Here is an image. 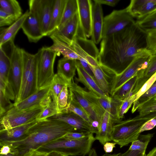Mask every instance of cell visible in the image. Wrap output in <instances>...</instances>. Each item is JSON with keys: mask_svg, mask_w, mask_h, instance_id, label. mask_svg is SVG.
Masks as SVG:
<instances>
[{"mask_svg": "<svg viewBox=\"0 0 156 156\" xmlns=\"http://www.w3.org/2000/svg\"><path fill=\"white\" fill-rule=\"evenodd\" d=\"M146 33L136 23L122 31L102 38L100 64L120 73L138 55L147 50Z\"/></svg>", "mask_w": 156, "mask_h": 156, "instance_id": "1", "label": "cell"}, {"mask_svg": "<svg viewBox=\"0 0 156 156\" xmlns=\"http://www.w3.org/2000/svg\"><path fill=\"white\" fill-rule=\"evenodd\" d=\"M75 131L74 128L64 122L48 118L30 127L23 140L0 145H9L17 156H29L41 147Z\"/></svg>", "mask_w": 156, "mask_h": 156, "instance_id": "2", "label": "cell"}, {"mask_svg": "<svg viewBox=\"0 0 156 156\" xmlns=\"http://www.w3.org/2000/svg\"><path fill=\"white\" fill-rule=\"evenodd\" d=\"M95 140L92 133L78 140L68 139L63 136L41 147L36 151L45 153L55 151L66 156H84L88 154Z\"/></svg>", "mask_w": 156, "mask_h": 156, "instance_id": "3", "label": "cell"}, {"mask_svg": "<svg viewBox=\"0 0 156 156\" xmlns=\"http://www.w3.org/2000/svg\"><path fill=\"white\" fill-rule=\"evenodd\" d=\"M23 71L19 95L14 104L21 102L34 94L37 90V52L32 54L22 49Z\"/></svg>", "mask_w": 156, "mask_h": 156, "instance_id": "4", "label": "cell"}, {"mask_svg": "<svg viewBox=\"0 0 156 156\" xmlns=\"http://www.w3.org/2000/svg\"><path fill=\"white\" fill-rule=\"evenodd\" d=\"M152 119L146 115H139L133 119L121 121L114 126L111 141L119 145L120 148L128 145L138 139L143 125Z\"/></svg>", "mask_w": 156, "mask_h": 156, "instance_id": "5", "label": "cell"}, {"mask_svg": "<svg viewBox=\"0 0 156 156\" xmlns=\"http://www.w3.org/2000/svg\"><path fill=\"white\" fill-rule=\"evenodd\" d=\"M37 89L51 85L55 74L54 65L58 53L51 50L49 47H43L37 52Z\"/></svg>", "mask_w": 156, "mask_h": 156, "instance_id": "6", "label": "cell"}, {"mask_svg": "<svg viewBox=\"0 0 156 156\" xmlns=\"http://www.w3.org/2000/svg\"><path fill=\"white\" fill-rule=\"evenodd\" d=\"M45 107L40 105L31 108L19 110L13 106L0 117V130L10 129L35 120Z\"/></svg>", "mask_w": 156, "mask_h": 156, "instance_id": "7", "label": "cell"}, {"mask_svg": "<svg viewBox=\"0 0 156 156\" xmlns=\"http://www.w3.org/2000/svg\"><path fill=\"white\" fill-rule=\"evenodd\" d=\"M76 86L78 90L91 103L100 120L105 111L108 112L114 118L119 119L118 117V111L122 101L112 97L108 99L98 96L92 91L87 90L76 83Z\"/></svg>", "mask_w": 156, "mask_h": 156, "instance_id": "8", "label": "cell"}, {"mask_svg": "<svg viewBox=\"0 0 156 156\" xmlns=\"http://www.w3.org/2000/svg\"><path fill=\"white\" fill-rule=\"evenodd\" d=\"M151 54L147 50L138 55L123 71L117 74L112 82L110 95L113 94L122 85L138 74L140 71L147 67Z\"/></svg>", "mask_w": 156, "mask_h": 156, "instance_id": "9", "label": "cell"}, {"mask_svg": "<svg viewBox=\"0 0 156 156\" xmlns=\"http://www.w3.org/2000/svg\"><path fill=\"white\" fill-rule=\"evenodd\" d=\"M135 23L126 8L114 10L104 17L102 38L119 32Z\"/></svg>", "mask_w": 156, "mask_h": 156, "instance_id": "10", "label": "cell"}, {"mask_svg": "<svg viewBox=\"0 0 156 156\" xmlns=\"http://www.w3.org/2000/svg\"><path fill=\"white\" fill-rule=\"evenodd\" d=\"M22 48L11 44L10 68L8 76V83L17 98L20 87L23 71Z\"/></svg>", "mask_w": 156, "mask_h": 156, "instance_id": "11", "label": "cell"}, {"mask_svg": "<svg viewBox=\"0 0 156 156\" xmlns=\"http://www.w3.org/2000/svg\"><path fill=\"white\" fill-rule=\"evenodd\" d=\"M71 46L79 56L85 60L90 66L94 67L99 64V51L91 40L78 35Z\"/></svg>", "mask_w": 156, "mask_h": 156, "instance_id": "12", "label": "cell"}, {"mask_svg": "<svg viewBox=\"0 0 156 156\" xmlns=\"http://www.w3.org/2000/svg\"><path fill=\"white\" fill-rule=\"evenodd\" d=\"M54 0H30L29 11L38 19L44 36H47L53 8Z\"/></svg>", "mask_w": 156, "mask_h": 156, "instance_id": "13", "label": "cell"}, {"mask_svg": "<svg viewBox=\"0 0 156 156\" xmlns=\"http://www.w3.org/2000/svg\"><path fill=\"white\" fill-rule=\"evenodd\" d=\"M80 34H83L80 28L77 13L62 27L54 31L50 35L71 46L76 37Z\"/></svg>", "mask_w": 156, "mask_h": 156, "instance_id": "14", "label": "cell"}, {"mask_svg": "<svg viewBox=\"0 0 156 156\" xmlns=\"http://www.w3.org/2000/svg\"><path fill=\"white\" fill-rule=\"evenodd\" d=\"M80 29L86 38L91 37L92 3L90 0H77Z\"/></svg>", "mask_w": 156, "mask_h": 156, "instance_id": "15", "label": "cell"}, {"mask_svg": "<svg viewBox=\"0 0 156 156\" xmlns=\"http://www.w3.org/2000/svg\"><path fill=\"white\" fill-rule=\"evenodd\" d=\"M90 67L100 87L108 96L110 97V93L112 82L113 78L118 74L117 73L99 63L96 66Z\"/></svg>", "mask_w": 156, "mask_h": 156, "instance_id": "16", "label": "cell"}, {"mask_svg": "<svg viewBox=\"0 0 156 156\" xmlns=\"http://www.w3.org/2000/svg\"><path fill=\"white\" fill-rule=\"evenodd\" d=\"M39 121L36 119L28 123L10 129L0 130V144L23 140L27 137L29 129Z\"/></svg>", "mask_w": 156, "mask_h": 156, "instance_id": "17", "label": "cell"}, {"mask_svg": "<svg viewBox=\"0 0 156 156\" xmlns=\"http://www.w3.org/2000/svg\"><path fill=\"white\" fill-rule=\"evenodd\" d=\"M49 118L67 124L74 128L76 131L94 133L93 129L90 125L82 118L72 112H63Z\"/></svg>", "mask_w": 156, "mask_h": 156, "instance_id": "18", "label": "cell"}, {"mask_svg": "<svg viewBox=\"0 0 156 156\" xmlns=\"http://www.w3.org/2000/svg\"><path fill=\"white\" fill-rule=\"evenodd\" d=\"M29 12L21 28L30 42L36 43L44 36L37 17L34 14Z\"/></svg>", "mask_w": 156, "mask_h": 156, "instance_id": "19", "label": "cell"}, {"mask_svg": "<svg viewBox=\"0 0 156 156\" xmlns=\"http://www.w3.org/2000/svg\"><path fill=\"white\" fill-rule=\"evenodd\" d=\"M76 84L73 80L71 83L68 85L69 94L84 109L95 122L96 129L98 133L100 120L93 106L78 90Z\"/></svg>", "mask_w": 156, "mask_h": 156, "instance_id": "20", "label": "cell"}, {"mask_svg": "<svg viewBox=\"0 0 156 156\" xmlns=\"http://www.w3.org/2000/svg\"><path fill=\"white\" fill-rule=\"evenodd\" d=\"M121 120L115 119L108 112L105 111L101 118L98 132L95 137L100 143L104 145L111 141V137L113 127Z\"/></svg>", "mask_w": 156, "mask_h": 156, "instance_id": "21", "label": "cell"}, {"mask_svg": "<svg viewBox=\"0 0 156 156\" xmlns=\"http://www.w3.org/2000/svg\"><path fill=\"white\" fill-rule=\"evenodd\" d=\"M92 3L91 40L95 44L102 39L104 19L101 5L94 2Z\"/></svg>", "mask_w": 156, "mask_h": 156, "instance_id": "22", "label": "cell"}, {"mask_svg": "<svg viewBox=\"0 0 156 156\" xmlns=\"http://www.w3.org/2000/svg\"><path fill=\"white\" fill-rule=\"evenodd\" d=\"M126 8L133 18L139 20L156 10V0H131Z\"/></svg>", "mask_w": 156, "mask_h": 156, "instance_id": "23", "label": "cell"}, {"mask_svg": "<svg viewBox=\"0 0 156 156\" xmlns=\"http://www.w3.org/2000/svg\"><path fill=\"white\" fill-rule=\"evenodd\" d=\"M76 71L78 77H75L76 82L82 83L88 90L98 96L110 99L99 86L96 81L88 74L83 69L76 60Z\"/></svg>", "mask_w": 156, "mask_h": 156, "instance_id": "24", "label": "cell"}, {"mask_svg": "<svg viewBox=\"0 0 156 156\" xmlns=\"http://www.w3.org/2000/svg\"><path fill=\"white\" fill-rule=\"evenodd\" d=\"M50 86L38 89L35 93L19 103L14 104L17 110H22L31 108L40 105L41 102L50 95Z\"/></svg>", "mask_w": 156, "mask_h": 156, "instance_id": "25", "label": "cell"}, {"mask_svg": "<svg viewBox=\"0 0 156 156\" xmlns=\"http://www.w3.org/2000/svg\"><path fill=\"white\" fill-rule=\"evenodd\" d=\"M30 13L28 10L9 27H1L0 33V46L9 42L14 41L15 37L19 30L21 28L23 24Z\"/></svg>", "mask_w": 156, "mask_h": 156, "instance_id": "26", "label": "cell"}, {"mask_svg": "<svg viewBox=\"0 0 156 156\" xmlns=\"http://www.w3.org/2000/svg\"><path fill=\"white\" fill-rule=\"evenodd\" d=\"M76 60L63 57L58 62L57 73L70 84L75 75Z\"/></svg>", "mask_w": 156, "mask_h": 156, "instance_id": "27", "label": "cell"}, {"mask_svg": "<svg viewBox=\"0 0 156 156\" xmlns=\"http://www.w3.org/2000/svg\"><path fill=\"white\" fill-rule=\"evenodd\" d=\"M156 73V54L151 55L147 68L139 73L138 79L132 92V94H136L144 83Z\"/></svg>", "mask_w": 156, "mask_h": 156, "instance_id": "28", "label": "cell"}, {"mask_svg": "<svg viewBox=\"0 0 156 156\" xmlns=\"http://www.w3.org/2000/svg\"><path fill=\"white\" fill-rule=\"evenodd\" d=\"M67 0H54L51 18L47 36H50L59 26Z\"/></svg>", "mask_w": 156, "mask_h": 156, "instance_id": "29", "label": "cell"}, {"mask_svg": "<svg viewBox=\"0 0 156 156\" xmlns=\"http://www.w3.org/2000/svg\"><path fill=\"white\" fill-rule=\"evenodd\" d=\"M53 41V44L49 47L52 50L61 54L63 57L69 58L79 60L78 55L73 47L61 41L52 35L49 36Z\"/></svg>", "mask_w": 156, "mask_h": 156, "instance_id": "30", "label": "cell"}, {"mask_svg": "<svg viewBox=\"0 0 156 156\" xmlns=\"http://www.w3.org/2000/svg\"><path fill=\"white\" fill-rule=\"evenodd\" d=\"M67 112L74 113L82 118L91 127L94 133H96L95 122L84 109L70 95L69 93V106L64 112Z\"/></svg>", "mask_w": 156, "mask_h": 156, "instance_id": "31", "label": "cell"}, {"mask_svg": "<svg viewBox=\"0 0 156 156\" xmlns=\"http://www.w3.org/2000/svg\"><path fill=\"white\" fill-rule=\"evenodd\" d=\"M138 74L132 77L122 85L114 93L111 97L122 101L130 95L138 79Z\"/></svg>", "mask_w": 156, "mask_h": 156, "instance_id": "32", "label": "cell"}, {"mask_svg": "<svg viewBox=\"0 0 156 156\" xmlns=\"http://www.w3.org/2000/svg\"><path fill=\"white\" fill-rule=\"evenodd\" d=\"M70 84L56 73L55 74L50 86V94L52 101L57 107V98L58 95L64 87Z\"/></svg>", "mask_w": 156, "mask_h": 156, "instance_id": "33", "label": "cell"}, {"mask_svg": "<svg viewBox=\"0 0 156 156\" xmlns=\"http://www.w3.org/2000/svg\"><path fill=\"white\" fill-rule=\"evenodd\" d=\"M10 59L3 48L0 47V80L8 83V76L10 68Z\"/></svg>", "mask_w": 156, "mask_h": 156, "instance_id": "34", "label": "cell"}, {"mask_svg": "<svg viewBox=\"0 0 156 156\" xmlns=\"http://www.w3.org/2000/svg\"><path fill=\"white\" fill-rule=\"evenodd\" d=\"M0 9L14 16L17 19L23 15L20 5L16 0H0Z\"/></svg>", "mask_w": 156, "mask_h": 156, "instance_id": "35", "label": "cell"}, {"mask_svg": "<svg viewBox=\"0 0 156 156\" xmlns=\"http://www.w3.org/2000/svg\"><path fill=\"white\" fill-rule=\"evenodd\" d=\"M78 12L77 0H67L60 23L55 31L62 27L72 19Z\"/></svg>", "mask_w": 156, "mask_h": 156, "instance_id": "36", "label": "cell"}, {"mask_svg": "<svg viewBox=\"0 0 156 156\" xmlns=\"http://www.w3.org/2000/svg\"><path fill=\"white\" fill-rule=\"evenodd\" d=\"M138 27L145 32L156 30V10L136 22Z\"/></svg>", "mask_w": 156, "mask_h": 156, "instance_id": "37", "label": "cell"}, {"mask_svg": "<svg viewBox=\"0 0 156 156\" xmlns=\"http://www.w3.org/2000/svg\"><path fill=\"white\" fill-rule=\"evenodd\" d=\"M153 136V134L140 135L138 139L132 142L129 150H138L146 155L145 152L147 146Z\"/></svg>", "mask_w": 156, "mask_h": 156, "instance_id": "38", "label": "cell"}, {"mask_svg": "<svg viewBox=\"0 0 156 156\" xmlns=\"http://www.w3.org/2000/svg\"><path fill=\"white\" fill-rule=\"evenodd\" d=\"M156 95V80L151 86L133 103L131 110L134 112L140 105Z\"/></svg>", "mask_w": 156, "mask_h": 156, "instance_id": "39", "label": "cell"}, {"mask_svg": "<svg viewBox=\"0 0 156 156\" xmlns=\"http://www.w3.org/2000/svg\"><path fill=\"white\" fill-rule=\"evenodd\" d=\"M69 90L68 85L65 86L58 95L57 101V108L59 114L65 112L69 106Z\"/></svg>", "mask_w": 156, "mask_h": 156, "instance_id": "40", "label": "cell"}, {"mask_svg": "<svg viewBox=\"0 0 156 156\" xmlns=\"http://www.w3.org/2000/svg\"><path fill=\"white\" fill-rule=\"evenodd\" d=\"M137 110L141 116L156 112V95L139 106Z\"/></svg>", "mask_w": 156, "mask_h": 156, "instance_id": "41", "label": "cell"}, {"mask_svg": "<svg viewBox=\"0 0 156 156\" xmlns=\"http://www.w3.org/2000/svg\"><path fill=\"white\" fill-rule=\"evenodd\" d=\"M136 100V96L135 94L129 96L122 101L118 111V117L119 119L121 120L124 117V115Z\"/></svg>", "mask_w": 156, "mask_h": 156, "instance_id": "42", "label": "cell"}, {"mask_svg": "<svg viewBox=\"0 0 156 156\" xmlns=\"http://www.w3.org/2000/svg\"><path fill=\"white\" fill-rule=\"evenodd\" d=\"M59 114L57 107L52 101L37 116L36 119L39 121L43 120Z\"/></svg>", "mask_w": 156, "mask_h": 156, "instance_id": "43", "label": "cell"}, {"mask_svg": "<svg viewBox=\"0 0 156 156\" xmlns=\"http://www.w3.org/2000/svg\"><path fill=\"white\" fill-rule=\"evenodd\" d=\"M146 33V48L151 55L156 54V30L148 31Z\"/></svg>", "mask_w": 156, "mask_h": 156, "instance_id": "44", "label": "cell"}, {"mask_svg": "<svg viewBox=\"0 0 156 156\" xmlns=\"http://www.w3.org/2000/svg\"><path fill=\"white\" fill-rule=\"evenodd\" d=\"M14 106L10 100L0 92V116H3Z\"/></svg>", "mask_w": 156, "mask_h": 156, "instance_id": "45", "label": "cell"}, {"mask_svg": "<svg viewBox=\"0 0 156 156\" xmlns=\"http://www.w3.org/2000/svg\"><path fill=\"white\" fill-rule=\"evenodd\" d=\"M17 19L13 16L0 9V27L11 25Z\"/></svg>", "mask_w": 156, "mask_h": 156, "instance_id": "46", "label": "cell"}, {"mask_svg": "<svg viewBox=\"0 0 156 156\" xmlns=\"http://www.w3.org/2000/svg\"><path fill=\"white\" fill-rule=\"evenodd\" d=\"M156 80V73L143 85L139 91L136 94V100L146 92Z\"/></svg>", "mask_w": 156, "mask_h": 156, "instance_id": "47", "label": "cell"}, {"mask_svg": "<svg viewBox=\"0 0 156 156\" xmlns=\"http://www.w3.org/2000/svg\"><path fill=\"white\" fill-rule=\"evenodd\" d=\"M91 133H92L75 131L69 133L63 137L70 139L78 140L87 137Z\"/></svg>", "mask_w": 156, "mask_h": 156, "instance_id": "48", "label": "cell"}, {"mask_svg": "<svg viewBox=\"0 0 156 156\" xmlns=\"http://www.w3.org/2000/svg\"><path fill=\"white\" fill-rule=\"evenodd\" d=\"M79 60H77L78 62L84 70L96 80L93 72L89 64L84 59L79 56Z\"/></svg>", "mask_w": 156, "mask_h": 156, "instance_id": "49", "label": "cell"}, {"mask_svg": "<svg viewBox=\"0 0 156 156\" xmlns=\"http://www.w3.org/2000/svg\"><path fill=\"white\" fill-rule=\"evenodd\" d=\"M156 126V119L153 118L146 122L140 129V132L151 130Z\"/></svg>", "mask_w": 156, "mask_h": 156, "instance_id": "50", "label": "cell"}, {"mask_svg": "<svg viewBox=\"0 0 156 156\" xmlns=\"http://www.w3.org/2000/svg\"><path fill=\"white\" fill-rule=\"evenodd\" d=\"M140 151L138 150H131L129 149L123 153H119V156H146Z\"/></svg>", "mask_w": 156, "mask_h": 156, "instance_id": "51", "label": "cell"}, {"mask_svg": "<svg viewBox=\"0 0 156 156\" xmlns=\"http://www.w3.org/2000/svg\"><path fill=\"white\" fill-rule=\"evenodd\" d=\"M94 2H97L101 5L105 4L111 6H115L120 1L119 0H94Z\"/></svg>", "mask_w": 156, "mask_h": 156, "instance_id": "52", "label": "cell"}, {"mask_svg": "<svg viewBox=\"0 0 156 156\" xmlns=\"http://www.w3.org/2000/svg\"><path fill=\"white\" fill-rule=\"evenodd\" d=\"M116 144L115 143L106 142L103 145L104 150L107 153L112 152Z\"/></svg>", "mask_w": 156, "mask_h": 156, "instance_id": "53", "label": "cell"}, {"mask_svg": "<svg viewBox=\"0 0 156 156\" xmlns=\"http://www.w3.org/2000/svg\"><path fill=\"white\" fill-rule=\"evenodd\" d=\"M0 154H5L9 153L11 151L10 147L8 145H0Z\"/></svg>", "mask_w": 156, "mask_h": 156, "instance_id": "54", "label": "cell"}, {"mask_svg": "<svg viewBox=\"0 0 156 156\" xmlns=\"http://www.w3.org/2000/svg\"><path fill=\"white\" fill-rule=\"evenodd\" d=\"M46 154L35 151L32 153L29 156H45Z\"/></svg>", "mask_w": 156, "mask_h": 156, "instance_id": "55", "label": "cell"}, {"mask_svg": "<svg viewBox=\"0 0 156 156\" xmlns=\"http://www.w3.org/2000/svg\"><path fill=\"white\" fill-rule=\"evenodd\" d=\"M45 156H66L65 155L59 153L52 151L47 153Z\"/></svg>", "mask_w": 156, "mask_h": 156, "instance_id": "56", "label": "cell"}, {"mask_svg": "<svg viewBox=\"0 0 156 156\" xmlns=\"http://www.w3.org/2000/svg\"><path fill=\"white\" fill-rule=\"evenodd\" d=\"M146 156H156V147L151 151Z\"/></svg>", "mask_w": 156, "mask_h": 156, "instance_id": "57", "label": "cell"}, {"mask_svg": "<svg viewBox=\"0 0 156 156\" xmlns=\"http://www.w3.org/2000/svg\"><path fill=\"white\" fill-rule=\"evenodd\" d=\"M88 156H98L94 148L91 149L88 154Z\"/></svg>", "mask_w": 156, "mask_h": 156, "instance_id": "58", "label": "cell"}, {"mask_svg": "<svg viewBox=\"0 0 156 156\" xmlns=\"http://www.w3.org/2000/svg\"><path fill=\"white\" fill-rule=\"evenodd\" d=\"M0 156H17L14 153L11 151L9 153L5 154H0Z\"/></svg>", "mask_w": 156, "mask_h": 156, "instance_id": "59", "label": "cell"}, {"mask_svg": "<svg viewBox=\"0 0 156 156\" xmlns=\"http://www.w3.org/2000/svg\"><path fill=\"white\" fill-rule=\"evenodd\" d=\"M146 115L151 117L152 118H155L156 119V112L151 113Z\"/></svg>", "mask_w": 156, "mask_h": 156, "instance_id": "60", "label": "cell"}, {"mask_svg": "<svg viewBox=\"0 0 156 156\" xmlns=\"http://www.w3.org/2000/svg\"><path fill=\"white\" fill-rule=\"evenodd\" d=\"M118 154H105L101 156H116Z\"/></svg>", "mask_w": 156, "mask_h": 156, "instance_id": "61", "label": "cell"}]
</instances>
